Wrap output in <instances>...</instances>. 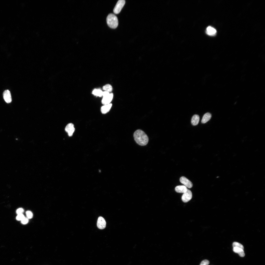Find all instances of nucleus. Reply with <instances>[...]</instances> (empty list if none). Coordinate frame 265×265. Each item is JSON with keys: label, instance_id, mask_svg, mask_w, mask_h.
I'll list each match as a JSON object with an SVG mask.
<instances>
[{"label": "nucleus", "instance_id": "4be33fe9", "mask_svg": "<svg viewBox=\"0 0 265 265\" xmlns=\"http://www.w3.org/2000/svg\"><path fill=\"white\" fill-rule=\"evenodd\" d=\"M24 211V210L22 208H20L18 209L16 211V213L18 214H22Z\"/></svg>", "mask_w": 265, "mask_h": 265}, {"label": "nucleus", "instance_id": "4468645a", "mask_svg": "<svg viewBox=\"0 0 265 265\" xmlns=\"http://www.w3.org/2000/svg\"><path fill=\"white\" fill-rule=\"evenodd\" d=\"M199 117L197 115H194L191 119V123L193 126L197 125L199 123Z\"/></svg>", "mask_w": 265, "mask_h": 265}, {"label": "nucleus", "instance_id": "6ab92c4d", "mask_svg": "<svg viewBox=\"0 0 265 265\" xmlns=\"http://www.w3.org/2000/svg\"><path fill=\"white\" fill-rule=\"evenodd\" d=\"M25 217L24 215L22 213L18 214L16 217V219L17 220L21 221Z\"/></svg>", "mask_w": 265, "mask_h": 265}, {"label": "nucleus", "instance_id": "423d86ee", "mask_svg": "<svg viewBox=\"0 0 265 265\" xmlns=\"http://www.w3.org/2000/svg\"><path fill=\"white\" fill-rule=\"evenodd\" d=\"M65 130L69 136H72L75 130L73 124L71 123H68L66 126Z\"/></svg>", "mask_w": 265, "mask_h": 265}, {"label": "nucleus", "instance_id": "39448f33", "mask_svg": "<svg viewBox=\"0 0 265 265\" xmlns=\"http://www.w3.org/2000/svg\"><path fill=\"white\" fill-rule=\"evenodd\" d=\"M97 226L99 229H102L105 228L106 225V222L105 219L102 217H99L98 219Z\"/></svg>", "mask_w": 265, "mask_h": 265}, {"label": "nucleus", "instance_id": "f8f14e48", "mask_svg": "<svg viewBox=\"0 0 265 265\" xmlns=\"http://www.w3.org/2000/svg\"><path fill=\"white\" fill-rule=\"evenodd\" d=\"M175 189L177 192L180 193H184L186 192L188 189L186 186L183 185L177 186Z\"/></svg>", "mask_w": 265, "mask_h": 265}, {"label": "nucleus", "instance_id": "f257e3e1", "mask_svg": "<svg viewBox=\"0 0 265 265\" xmlns=\"http://www.w3.org/2000/svg\"><path fill=\"white\" fill-rule=\"evenodd\" d=\"M134 140L137 144L141 146H145L148 143L149 138L146 134L143 131L138 129L133 134Z\"/></svg>", "mask_w": 265, "mask_h": 265}, {"label": "nucleus", "instance_id": "7ed1b4c3", "mask_svg": "<svg viewBox=\"0 0 265 265\" xmlns=\"http://www.w3.org/2000/svg\"><path fill=\"white\" fill-rule=\"evenodd\" d=\"M125 3V1L124 0H119L114 9V13L116 14L119 13L124 6Z\"/></svg>", "mask_w": 265, "mask_h": 265}, {"label": "nucleus", "instance_id": "412c9836", "mask_svg": "<svg viewBox=\"0 0 265 265\" xmlns=\"http://www.w3.org/2000/svg\"><path fill=\"white\" fill-rule=\"evenodd\" d=\"M209 264V261L207 260H204L202 261L200 265H208Z\"/></svg>", "mask_w": 265, "mask_h": 265}, {"label": "nucleus", "instance_id": "2eb2a0df", "mask_svg": "<svg viewBox=\"0 0 265 265\" xmlns=\"http://www.w3.org/2000/svg\"><path fill=\"white\" fill-rule=\"evenodd\" d=\"M212 117L211 114L209 112L205 113L203 115L201 122L202 123H205L209 121Z\"/></svg>", "mask_w": 265, "mask_h": 265}, {"label": "nucleus", "instance_id": "6e6552de", "mask_svg": "<svg viewBox=\"0 0 265 265\" xmlns=\"http://www.w3.org/2000/svg\"><path fill=\"white\" fill-rule=\"evenodd\" d=\"M3 98L7 103H11L12 101L11 95L10 91L8 90H6L3 93Z\"/></svg>", "mask_w": 265, "mask_h": 265}, {"label": "nucleus", "instance_id": "0eeeda50", "mask_svg": "<svg viewBox=\"0 0 265 265\" xmlns=\"http://www.w3.org/2000/svg\"><path fill=\"white\" fill-rule=\"evenodd\" d=\"M180 181L181 183L189 188H191L193 186V184L191 182L185 177H181Z\"/></svg>", "mask_w": 265, "mask_h": 265}, {"label": "nucleus", "instance_id": "ddd939ff", "mask_svg": "<svg viewBox=\"0 0 265 265\" xmlns=\"http://www.w3.org/2000/svg\"><path fill=\"white\" fill-rule=\"evenodd\" d=\"M233 250L234 252L238 253L239 256L241 257H243L245 255V254L243 249L237 247H233Z\"/></svg>", "mask_w": 265, "mask_h": 265}, {"label": "nucleus", "instance_id": "f03ea898", "mask_svg": "<svg viewBox=\"0 0 265 265\" xmlns=\"http://www.w3.org/2000/svg\"><path fill=\"white\" fill-rule=\"evenodd\" d=\"M107 24L109 27L112 28H115L118 26V21L117 17L112 13L109 14L106 18Z\"/></svg>", "mask_w": 265, "mask_h": 265}, {"label": "nucleus", "instance_id": "1a4fd4ad", "mask_svg": "<svg viewBox=\"0 0 265 265\" xmlns=\"http://www.w3.org/2000/svg\"><path fill=\"white\" fill-rule=\"evenodd\" d=\"M113 97V94L112 93H110L107 96L103 97L102 100V104L104 105L110 104L112 99Z\"/></svg>", "mask_w": 265, "mask_h": 265}, {"label": "nucleus", "instance_id": "20e7f679", "mask_svg": "<svg viewBox=\"0 0 265 265\" xmlns=\"http://www.w3.org/2000/svg\"><path fill=\"white\" fill-rule=\"evenodd\" d=\"M192 197V193L189 189H187V191L184 193L182 195L181 199L184 202H187L190 200Z\"/></svg>", "mask_w": 265, "mask_h": 265}, {"label": "nucleus", "instance_id": "5701e85b", "mask_svg": "<svg viewBox=\"0 0 265 265\" xmlns=\"http://www.w3.org/2000/svg\"><path fill=\"white\" fill-rule=\"evenodd\" d=\"M28 219L27 218H25V217L21 221L22 223L23 224H27L28 223Z\"/></svg>", "mask_w": 265, "mask_h": 265}, {"label": "nucleus", "instance_id": "aec40b11", "mask_svg": "<svg viewBox=\"0 0 265 265\" xmlns=\"http://www.w3.org/2000/svg\"><path fill=\"white\" fill-rule=\"evenodd\" d=\"M26 213L28 219H31L32 217L33 214L32 212L30 211H27L26 212Z\"/></svg>", "mask_w": 265, "mask_h": 265}, {"label": "nucleus", "instance_id": "9d476101", "mask_svg": "<svg viewBox=\"0 0 265 265\" xmlns=\"http://www.w3.org/2000/svg\"><path fill=\"white\" fill-rule=\"evenodd\" d=\"M216 32L215 29L211 26H209L207 27L206 31V33L208 35L210 36L215 35Z\"/></svg>", "mask_w": 265, "mask_h": 265}, {"label": "nucleus", "instance_id": "dca6fc26", "mask_svg": "<svg viewBox=\"0 0 265 265\" xmlns=\"http://www.w3.org/2000/svg\"><path fill=\"white\" fill-rule=\"evenodd\" d=\"M103 92L100 89H95L93 91L92 93L95 96L101 97L103 96Z\"/></svg>", "mask_w": 265, "mask_h": 265}, {"label": "nucleus", "instance_id": "f3484780", "mask_svg": "<svg viewBox=\"0 0 265 265\" xmlns=\"http://www.w3.org/2000/svg\"><path fill=\"white\" fill-rule=\"evenodd\" d=\"M103 89L106 91L108 92H111L112 90V86L109 84H106L103 87Z\"/></svg>", "mask_w": 265, "mask_h": 265}, {"label": "nucleus", "instance_id": "b1692460", "mask_svg": "<svg viewBox=\"0 0 265 265\" xmlns=\"http://www.w3.org/2000/svg\"><path fill=\"white\" fill-rule=\"evenodd\" d=\"M109 94V92L105 91L103 92V97L106 96L108 95Z\"/></svg>", "mask_w": 265, "mask_h": 265}, {"label": "nucleus", "instance_id": "9b49d317", "mask_svg": "<svg viewBox=\"0 0 265 265\" xmlns=\"http://www.w3.org/2000/svg\"><path fill=\"white\" fill-rule=\"evenodd\" d=\"M112 105L111 104H109L105 105L102 106L101 109L102 113L103 114H105L107 113L110 110Z\"/></svg>", "mask_w": 265, "mask_h": 265}, {"label": "nucleus", "instance_id": "a211bd4d", "mask_svg": "<svg viewBox=\"0 0 265 265\" xmlns=\"http://www.w3.org/2000/svg\"><path fill=\"white\" fill-rule=\"evenodd\" d=\"M232 245L233 247H237L241 248L243 249H244V247L243 245L238 242H234L233 243Z\"/></svg>", "mask_w": 265, "mask_h": 265}]
</instances>
